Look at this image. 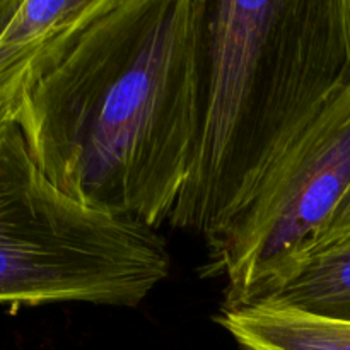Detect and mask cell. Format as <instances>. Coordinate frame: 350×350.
<instances>
[{
    "label": "cell",
    "mask_w": 350,
    "mask_h": 350,
    "mask_svg": "<svg viewBox=\"0 0 350 350\" xmlns=\"http://www.w3.org/2000/svg\"><path fill=\"white\" fill-rule=\"evenodd\" d=\"M16 120L62 191L147 228L171 221L198 132L190 2H106L27 89Z\"/></svg>",
    "instance_id": "obj_1"
},
{
    "label": "cell",
    "mask_w": 350,
    "mask_h": 350,
    "mask_svg": "<svg viewBox=\"0 0 350 350\" xmlns=\"http://www.w3.org/2000/svg\"><path fill=\"white\" fill-rule=\"evenodd\" d=\"M198 132L171 226L212 239L350 79V0H188Z\"/></svg>",
    "instance_id": "obj_2"
},
{
    "label": "cell",
    "mask_w": 350,
    "mask_h": 350,
    "mask_svg": "<svg viewBox=\"0 0 350 350\" xmlns=\"http://www.w3.org/2000/svg\"><path fill=\"white\" fill-rule=\"evenodd\" d=\"M345 239H350V187L347 188L344 197H342L340 204L337 205V208L334 211L332 217L328 219L327 224L323 226V229L318 232L317 238H314L304 250L332 245V243L345 241ZM291 258H293V256H291Z\"/></svg>",
    "instance_id": "obj_8"
},
{
    "label": "cell",
    "mask_w": 350,
    "mask_h": 350,
    "mask_svg": "<svg viewBox=\"0 0 350 350\" xmlns=\"http://www.w3.org/2000/svg\"><path fill=\"white\" fill-rule=\"evenodd\" d=\"M170 269L156 229L62 191L38 167L17 120H0V304L133 308Z\"/></svg>",
    "instance_id": "obj_3"
},
{
    "label": "cell",
    "mask_w": 350,
    "mask_h": 350,
    "mask_svg": "<svg viewBox=\"0 0 350 350\" xmlns=\"http://www.w3.org/2000/svg\"><path fill=\"white\" fill-rule=\"evenodd\" d=\"M217 321L241 350H350L349 321L265 306H222Z\"/></svg>",
    "instance_id": "obj_7"
},
{
    "label": "cell",
    "mask_w": 350,
    "mask_h": 350,
    "mask_svg": "<svg viewBox=\"0 0 350 350\" xmlns=\"http://www.w3.org/2000/svg\"><path fill=\"white\" fill-rule=\"evenodd\" d=\"M350 187V79L269 167L241 211L208 243L224 303L303 252Z\"/></svg>",
    "instance_id": "obj_4"
},
{
    "label": "cell",
    "mask_w": 350,
    "mask_h": 350,
    "mask_svg": "<svg viewBox=\"0 0 350 350\" xmlns=\"http://www.w3.org/2000/svg\"><path fill=\"white\" fill-rule=\"evenodd\" d=\"M106 2L109 0H24L0 36V74L21 98Z\"/></svg>",
    "instance_id": "obj_6"
},
{
    "label": "cell",
    "mask_w": 350,
    "mask_h": 350,
    "mask_svg": "<svg viewBox=\"0 0 350 350\" xmlns=\"http://www.w3.org/2000/svg\"><path fill=\"white\" fill-rule=\"evenodd\" d=\"M222 306L275 308L350 323V239L297 253Z\"/></svg>",
    "instance_id": "obj_5"
},
{
    "label": "cell",
    "mask_w": 350,
    "mask_h": 350,
    "mask_svg": "<svg viewBox=\"0 0 350 350\" xmlns=\"http://www.w3.org/2000/svg\"><path fill=\"white\" fill-rule=\"evenodd\" d=\"M24 0H0V29H5Z\"/></svg>",
    "instance_id": "obj_9"
},
{
    "label": "cell",
    "mask_w": 350,
    "mask_h": 350,
    "mask_svg": "<svg viewBox=\"0 0 350 350\" xmlns=\"http://www.w3.org/2000/svg\"><path fill=\"white\" fill-rule=\"evenodd\" d=\"M3 31H5V29H0V36H2V33H3Z\"/></svg>",
    "instance_id": "obj_10"
}]
</instances>
